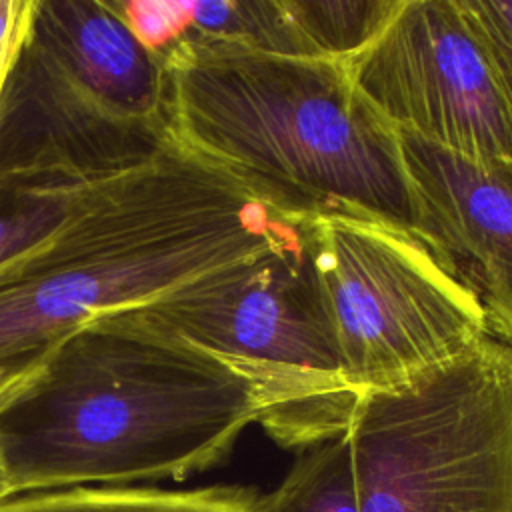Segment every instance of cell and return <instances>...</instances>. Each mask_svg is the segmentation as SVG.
I'll return each mask as SVG.
<instances>
[{"label":"cell","instance_id":"1","mask_svg":"<svg viewBox=\"0 0 512 512\" xmlns=\"http://www.w3.org/2000/svg\"><path fill=\"white\" fill-rule=\"evenodd\" d=\"M258 418L242 370L126 308L70 332L0 396V456L12 496L184 480Z\"/></svg>","mask_w":512,"mask_h":512},{"label":"cell","instance_id":"2","mask_svg":"<svg viewBox=\"0 0 512 512\" xmlns=\"http://www.w3.org/2000/svg\"><path fill=\"white\" fill-rule=\"evenodd\" d=\"M276 208L174 140L90 182L36 246L0 264V396L70 332L302 236Z\"/></svg>","mask_w":512,"mask_h":512},{"label":"cell","instance_id":"3","mask_svg":"<svg viewBox=\"0 0 512 512\" xmlns=\"http://www.w3.org/2000/svg\"><path fill=\"white\" fill-rule=\"evenodd\" d=\"M164 66L168 132L184 150L284 212L350 208L414 228L400 134L346 62L194 38Z\"/></svg>","mask_w":512,"mask_h":512},{"label":"cell","instance_id":"4","mask_svg":"<svg viewBox=\"0 0 512 512\" xmlns=\"http://www.w3.org/2000/svg\"><path fill=\"white\" fill-rule=\"evenodd\" d=\"M140 310L242 370L278 446L308 450L348 432L364 394L344 376L304 230Z\"/></svg>","mask_w":512,"mask_h":512},{"label":"cell","instance_id":"5","mask_svg":"<svg viewBox=\"0 0 512 512\" xmlns=\"http://www.w3.org/2000/svg\"><path fill=\"white\" fill-rule=\"evenodd\" d=\"M344 436L360 512H512V346L366 392Z\"/></svg>","mask_w":512,"mask_h":512},{"label":"cell","instance_id":"6","mask_svg":"<svg viewBox=\"0 0 512 512\" xmlns=\"http://www.w3.org/2000/svg\"><path fill=\"white\" fill-rule=\"evenodd\" d=\"M302 230L358 392L406 384L490 336L476 294L412 230L350 208L312 212Z\"/></svg>","mask_w":512,"mask_h":512},{"label":"cell","instance_id":"7","mask_svg":"<svg viewBox=\"0 0 512 512\" xmlns=\"http://www.w3.org/2000/svg\"><path fill=\"white\" fill-rule=\"evenodd\" d=\"M346 66L398 132L512 172V86L468 0H402Z\"/></svg>","mask_w":512,"mask_h":512},{"label":"cell","instance_id":"8","mask_svg":"<svg viewBox=\"0 0 512 512\" xmlns=\"http://www.w3.org/2000/svg\"><path fill=\"white\" fill-rule=\"evenodd\" d=\"M170 142L166 124L108 116L24 36L0 90V176L88 184L152 160Z\"/></svg>","mask_w":512,"mask_h":512},{"label":"cell","instance_id":"9","mask_svg":"<svg viewBox=\"0 0 512 512\" xmlns=\"http://www.w3.org/2000/svg\"><path fill=\"white\" fill-rule=\"evenodd\" d=\"M412 232L480 300L490 336L512 346V172L398 132Z\"/></svg>","mask_w":512,"mask_h":512},{"label":"cell","instance_id":"10","mask_svg":"<svg viewBox=\"0 0 512 512\" xmlns=\"http://www.w3.org/2000/svg\"><path fill=\"white\" fill-rule=\"evenodd\" d=\"M26 40L108 116L166 124V66L112 0H34Z\"/></svg>","mask_w":512,"mask_h":512},{"label":"cell","instance_id":"11","mask_svg":"<svg viewBox=\"0 0 512 512\" xmlns=\"http://www.w3.org/2000/svg\"><path fill=\"white\" fill-rule=\"evenodd\" d=\"M258 492L246 486L160 490L76 486L0 500V512H254Z\"/></svg>","mask_w":512,"mask_h":512},{"label":"cell","instance_id":"12","mask_svg":"<svg viewBox=\"0 0 512 512\" xmlns=\"http://www.w3.org/2000/svg\"><path fill=\"white\" fill-rule=\"evenodd\" d=\"M308 58L346 62L370 46L402 0H282Z\"/></svg>","mask_w":512,"mask_h":512},{"label":"cell","instance_id":"13","mask_svg":"<svg viewBox=\"0 0 512 512\" xmlns=\"http://www.w3.org/2000/svg\"><path fill=\"white\" fill-rule=\"evenodd\" d=\"M254 512H360L346 436L304 450L286 478L258 496Z\"/></svg>","mask_w":512,"mask_h":512},{"label":"cell","instance_id":"14","mask_svg":"<svg viewBox=\"0 0 512 512\" xmlns=\"http://www.w3.org/2000/svg\"><path fill=\"white\" fill-rule=\"evenodd\" d=\"M184 6L188 16L184 40H228L272 54L306 56L282 0L184 2Z\"/></svg>","mask_w":512,"mask_h":512},{"label":"cell","instance_id":"15","mask_svg":"<svg viewBox=\"0 0 512 512\" xmlns=\"http://www.w3.org/2000/svg\"><path fill=\"white\" fill-rule=\"evenodd\" d=\"M88 184L0 176V264L54 232Z\"/></svg>","mask_w":512,"mask_h":512},{"label":"cell","instance_id":"16","mask_svg":"<svg viewBox=\"0 0 512 512\" xmlns=\"http://www.w3.org/2000/svg\"><path fill=\"white\" fill-rule=\"evenodd\" d=\"M132 34L162 62L188 32L186 6L180 0H112Z\"/></svg>","mask_w":512,"mask_h":512},{"label":"cell","instance_id":"17","mask_svg":"<svg viewBox=\"0 0 512 512\" xmlns=\"http://www.w3.org/2000/svg\"><path fill=\"white\" fill-rule=\"evenodd\" d=\"M34 0H0V90L24 42Z\"/></svg>","mask_w":512,"mask_h":512},{"label":"cell","instance_id":"18","mask_svg":"<svg viewBox=\"0 0 512 512\" xmlns=\"http://www.w3.org/2000/svg\"><path fill=\"white\" fill-rule=\"evenodd\" d=\"M486 34L512 52V0H468Z\"/></svg>","mask_w":512,"mask_h":512},{"label":"cell","instance_id":"19","mask_svg":"<svg viewBox=\"0 0 512 512\" xmlns=\"http://www.w3.org/2000/svg\"><path fill=\"white\" fill-rule=\"evenodd\" d=\"M490 40H492V38H490ZM492 44H494V50H496V54H498L500 66H502V70H504V74H506V78H508V82H510V86H512V52H508L504 46H500V44L494 42V40H492Z\"/></svg>","mask_w":512,"mask_h":512},{"label":"cell","instance_id":"20","mask_svg":"<svg viewBox=\"0 0 512 512\" xmlns=\"http://www.w3.org/2000/svg\"><path fill=\"white\" fill-rule=\"evenodd\" d=\"M12 496L10 492V486H8V476H6V470H4V462H2V456H0V500Z\"/></svg>","mask_w":512,"mask_h":512}]
</instances>
